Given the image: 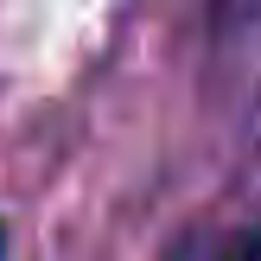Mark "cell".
<instances>
[{"mask_svg":"<svg viewBox=\"0 0 261 261\" xmlns=\"http://www.w3.org/2000/svg\"><path fill=\"white\" fill-rule=\"evenodd\" d=\"M229 261H261V229H255V236H242L236 249H229Z\"/></svg>","mask_w":261,"mask_h":261,"instance_id":"obj_1","label":"cell"},{"mask_svg":"<svg viewBox=\"0 0 261 261\" xmlns=\"http://www.w3.org/2000/svg\"><path fill=\"white\" fill-rule=\"evenodd\" d=\"M0 242H7V236H0Z\"/></svg>","mask_w":261,"mask_h":261,"instance_id":"obj_2","label":"cell"}]
</instances>
